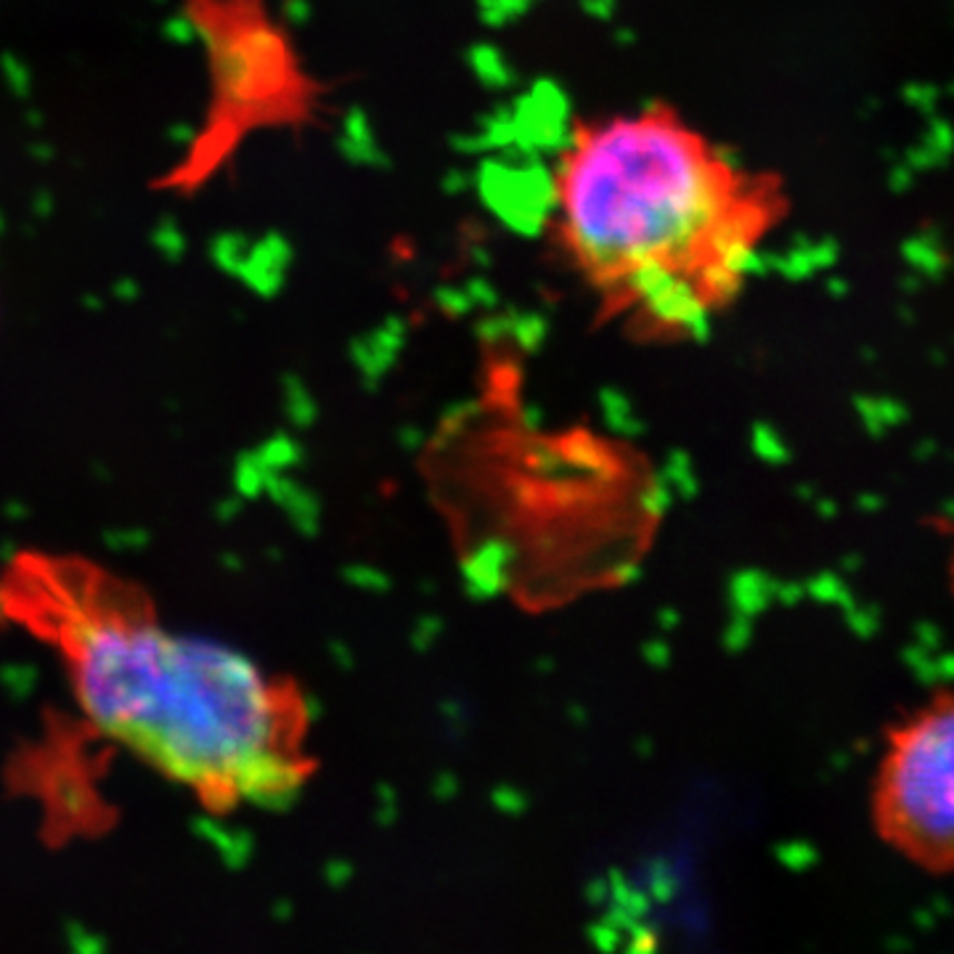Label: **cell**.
Here are the masks:
<instances>
[{"label": "cell", "mask_w": 954, "mask_h": 954, "mask_svg": "<svg viewBox=\"0 0 954 954\" xmlns=\"http://www.w3.org/2000/svg\"><path fill=\"white\" fill-rule=\"evenodd\" d=\"M785 216L779 176L653 101L573 122L551 157L544 228L599 321L679 342L737 300Z\"/></svg>", "instance_id": "obj_1"}, {"label": "cell", "mask_w": 954, "mask_h": 954, "mask_svg": "<svg viewBox=\"0 0 954 954\" xmlns=\"http://www.w3.org/2000/svg\"><path fill=\"white\" fill-rule=\"evenodd\" d=\"M0 624L57 655L86 722L210 806L297 783V705L216 642L170 632L149 597L80 555L19 551Z\"/></svg>", "instance_id": "obj_2"}, {"label": "cell", "mask_w": 954, "mask_h": 954, "mask_svg": "<svg viewBox=\"0 0 954 954\" xmlns=\"http://www.w3.org/2000/svg\"><path fill=\"white\" fill-rule=\"evenodd\" d=\"M178 6L202 46L207 101L199 128L157 189L191 197L218 178L250 138L316 126L324 88L271 0H178Z\"/></svg>", "instance_id": "obj_3"}, {"label": "cell", "mask_w": 954, "mask_h": 954, "mask_svg": "<svg viewBox=\"0 0 954 954\" xmlns=\"http://www.w3.org/2000/svg\"><path fill=\"white\" fill-rule=\"evenodd\" d=\"M873 829L928 875H954V693L888 729L869 787Z\"/></svg>", "instance_id": "obj_4"}, {"label": "cell", "mask_w": 954, "mask_h": 954, "mask_svg": "<svg viewBox=\"0 0 954 954\" xmlns=\"http://www.w3.org/2000/svg\"><path fill=\"white\" fill-rule=\"evenodd\" d=\"M952 580H954V549H952Z\"/></svg>", "instance_id": "obj_5"}]
</instances>
